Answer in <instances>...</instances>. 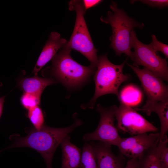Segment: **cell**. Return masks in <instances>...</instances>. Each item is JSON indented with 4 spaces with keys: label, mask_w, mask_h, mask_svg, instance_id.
<instances>
[{
    "label": "cell",
    "mask_w": 168,
    "mask_h": 168,
    "mask_svg": "<svg viewBox=\"0 0 168 168\" xmlns=\"http://www.w3.org/2000/svg\"><path fill=\"white\" fill-rule=\"evenodd\" d=\"M159 138V133H144L129 138H121L116 146L124 156L139 160L157 144Z\"/></svg>",
    "instance_id": "9c48e42d"
},
{
    "label": "cell",
    "mask_w": 168,
    "mask_h": 168,
    "mask_svg": "<svg viewBox=\"0 0 168 168\" xmlns=\"http://www.w3.org/2000/svg\"><path fill=\"white\" fill-rule=\"evenodd\" d=\"M67 42V40L61 38L60 34L57 32L53 31L50 33L33 70L34 76H37L40 70Z\"/></svg>",
    "instance_id": "7c38bea8"
},
{
    "label": "cell",
    "mask_w": 168,
    "mask_h": 168,
    "mask_svg": "<svg viewBox=\"0 0 168 168\" xmlns=\"http://www.w3.org/2000/svg\"><path fill=\"white\" fill-rule=\"evenodd\" d=\"M118 97L120 103L131 106L140 101L142 94L140 90L136 86L129 85L123 88L119 93Z\"/></svg>",
    "instance_id": "e0dca14e"
},
{
    "label": "cell",
    "mask_w": 168,
    "mask_h": 168,
    "mask_svg": "<svg viewBox=\"0 0 168 168\" xmlns=\"http://www.w3.org/2000/svg\"><path fill=\"white\" fill-rule=\"evenodd\" d=\"M98 59V64L94 77L95 85L94 94L88 103L81 105L82 109H93L97 98L104 95L112 94L118 97L120 85L130 78L129 75L124 74L123 72L126 60L120 64H114L109 60L106 54L99 56Z\"/></svg>",
    "instance_id": "277c9868"
},
{
    "label": "cell",
    "mask_w": 168,
    "mask_h": 168,
    "mask_svg": "<svg viewBox=\"0 0 168 168\" xmlns=\"http://www.w3.org/2000/svg\"><path fill=\"white\" fill-rule=\"evenodd\" d=\"M159 161L162 168H168V148L167 144L161 149L159 155Z\"/></svg>",
    "instance_id": "603a6c76"
},
{
    "label": "cell",
    "mask_w": 168,
    "mask_h": 168,
    "mask_svg": "<svg viewBox=\"0 0 168 168\" xmlns=\"http://www.w3.org/2000/svg\"><path fill=\"white\" fill-rule=\"evenodd\" d=\"M140 81L146 95L147 100L158 101L168 100V88L162 79L156 76L148 69L139 68L127 63Z\"/></svg>",
    "instance_id": "30bf717a"
},
{
    "label": "cell",
    "mask_w": 168,
    "mask_h": 168,
    "mask_svg": "<svg viewBox=\"0 0 168 168\" xmlns=\"http://www.w3.org/2000/svg\"><path fill=\"white\" fill-rule=\"evenodd\" d=\"M73 124L64 128H55L44 125L39 130L31 129L24 137H16L13 143L5 149L13 147H27L40 153L45 161L46 168H52L53 157L55 150L63 140L75 128L83 124L77 116H73Z\"/></svg>",
    "instance_id": "6da1fadb"
},
{
    "label": "cell",
    "mask_w": 168,
    "mask_h": 168,
    "mask_svg": "<svg viewBox=\"0 0 168 168\" xmlns=\"http://www.w3.org/2000/svg\"><path fill=\"white\" fill-rule=\"evenodd\" d=\"M118 108L115 105L104 107L98 104L96 110L100 115L98 126L94 132L85 134L82 140L85 142L97 140L117 146L121 138L114 124Z\"/></svg>",
    "instance_id": "52a82bcc"
},
{
    "label": "cell",
    "mask_w": 168,
    "mask_h": 168,
    "mask_svg": "<svg viewBox=\"0 0 168 168\" xmlns=\"http://www.w3.org/2000/svg\"><path fill=\"white\" fill-rule=\"evenodd\" d=\"M110 7L112 12H107L106 17L102 16L101 21L110 24L112 28V33L110 37V48L113 49L116 55L124 54L132 60V52L130 46V34L135 27L142 28L143 23H140L130 17L122 9L118 7L117 3L111 2Z\"/></svg>",
    "instance_id": "3957f363"
},
{
    "label": "cell",
    "mask_w": 168,
    "mask_h": 168,
    "mask_svg": "<svg viewBox=\"0 0 168 168\" xmlns=\"http://www.w3.org/2000/svg\"><path fill=\"white\" fill-rule=\"evenodd\" d=\"M5 97L4 96L0 97V118L2 114Z\"/></svg>",
    "instance_id": "484cf974"
},
{
    "label": "cell",
    "mask_w": 168,
    "mask_h": 168,
    "mask_svg": "<svg viewBox=\"0 0 168 168\" xmlns=\"http://www.w3.org/2000/svg\"><path fill=\"white\" fill-rule=\"evenodd\" d=\"M68 6L69 10L75 11L76 16L73 31L66 45L83 55L90 61V65L96 68L97 50L93 44L84 19L86 11L82 1L71 0Z\"/></svg>",
    "instance_id": "5b68a950"
},
{
    "label": "cell",
    "mask_w": 168,
    "mask_h": 168,
    "mask_svg": "<svg viewBox=\"0 0 168 168\" xmlns=\"http://www.w3.org/2000/svg\"><path fill=\"white\" fill-rule=\"evenodd\" d=\"M81 166L82 168H97L95 158L90 144H84L81 155Z\"/></svg>",
    "instance_id": "ac0fdd59"
},
{
    "label": "cell",
    "mask_w": 168,
    "mask_h": 168,
    "mask_svg": "<svg viewBox=\"0 0 168 168\" xmlns=\"http://www.w3.org/2000/svg\"><path fill=\"white\" fill-rule=\"evenodd\" d=\"M124 168H139L138 160L136 159H130L127 161Z\"/></svg>",
    "instance_id": "d4e9b609"
},
{
    "label": "cell",
    "mask_w": 168,
    "mask_h": 168,
    "mask_svg": "<svg viewBox=\"0 0 168 168\" xmlns=\"http://www.w3.org/2000/svg\"><path fill=\"white\" fill-rule=\"evenodd\" d=\"M117 128L133 135L149 132H157L156 127L131 106L120 103L116 114Z\"/></svg>",
    "instance_id": "ba28073f"
},
{
    "label": "cell",
    "mask_w": 168,
    "mask_h": 168,
    "mask_svg": "<svg viewBox=\"0 0 168 168\" xmlns=\"http://www.w3.org/2000/svg\"><path fill=\"white\" fill-rule=\"evenodd\" d=\"M27 115L36 130H40L44 125V114L39 105L28 110Z\"/></svg>",
    "instance_id": "d6986e66"
},
{
    "label": "cell",
    "mask_w": 168,
    "mask_h": 168,
    "mask_svg": "<svg viewBox=\"0 0 168 168\" xmlns=\"http://www.w3.org/2000/svg\"><path fill=\"white\" fill-rule=\"evenodd\" d=\"M130 46L133 48V65H142L156 76L166 81L168 80V68L166 58H161L153 49L150 44H146L140 42L133 29L130 34Z\"/></svg>",
    "instance_id": "8992f818"
},
{
    "label": "cell",
    "mask_w": 168,
    "mask_h": 168,
    "mask_svg": "<svg viewBox=\"0 0 168 168\" xmlns=\"http://www.w3.org/2000/svg\"><path fill=\"white\" fill-rule=\"evenodd\" d=\"M2 85V84L0 82V87H1Z\"/></svg>",
    "instance_id": "4316f807"
},
{
    "label": "cell",
    "mask_w": 168,
    "mask_h": 168,
    "mask_svg": "<svg viewBox=\"0 0 168 168\" xmlns=\"http://www.w3.org/2000/svg\"><path fill=\"white\" fill-rule=\"evenodd\" d=\"M41 96L32 93L23 92L20 99L21 104L23 108L28 110L39 105Z\"/></svg>",
    "instance_id": "ffe728a7"
},
{
    "label": "cell",
    "mask_w": 168,
    "mask_h": 168,
    "mask_svg": "<svg viewBox=\"0 0 168 168\" xmlns=\"http://www.w3.org/2000/svg\"><path fill=\"white\" fill-rule=\"evenodd\" d=\"M152 41L150 44L153 49L156 52L160 51L165 56L166 59L168 58V45L158 41L155 35H152Z\"/></svg>",
    "instance_id": "44dd1931"
},
{
    "label": "cell",
    "mask_w": 168,
    "mask_h": 168,
    "mask_svg": "<svg viewBox=\"0 0 168 168\" xmlns=\"http://www.w3.org/2000/svg\"><path fill=\"white\" fill-rule=\"evenodd\" d=\"M134 109L136 110L143 111L148 115L152 112L156 114L160 122L159 141L168 139L166 134L168 131V100L161 101L147 100L141 108Z\"/></svg>",
    "instance_id": "4fadbf2b"
},
{
    "label": "cell",
    "mask_w": 168,
    "mask_h": 168,
    "mask_svg": "<svg viewBox=\"0 0 168 168\" xmlns=\"http://www.w3.org/2000/svg\"><path fill=\"white\" fill-rule=\"evenodd\" d=\"M53 78H42L34 76L23 77L18 81V86L23 92L30 93L41 96L48 86L57 83Z\"/></svg>",
    "instance_id": "9a60e30c"
},
{
    "label": "cell",
    "mask_w": 168,
    "mask_h": 168,
    "mask_svg": "<svg viewBox=\"0 0 168 168\" xmlns=\"http://www.w3.org/2000/svg\"><path fill=\"white\" fill-rule=\"evenodd\" d=\"M102 1L100 0H84L82 1V2L85 11H86L90 8L98 5Z\"/></svg>",
    "instance_id": "cb8c5ba5"
},
{
    "label": "cell",
    "mask_w": 168,
    "mask_h": 168,
    "mask_svg": "<svg viewBox=\"0 0 168 168\" xmlns=\"http://www.w3.org/2000/svg\"><path fill=\"white\" fill-rule=\"evenodd\" d=\"M62 156L61 168L81 167L80 149L70 142V137L68 135L61 143Z\"/></svg>",
    "instance_id": "5bb4252c"
},
{
    "label": "cell",
    "mask_w": 168,
    "mask_h": 168,
    "mask_svg": "<svg viewBox=\"0 0 168 168\" xmlns=\"http://www.w3.org/2000/svg\"><path fill=\"white\" fill-rule=\"evenodd\" d=\"M71 50L66 45L60 49L45 71L67 88L75 90L88 82L97 68L77 62L71 56Z\"/></svg>",
    "instance_id": "7a4b0ae2"
},
{
    "label": "cell",
    "mask_w": 168,
    "mask_h": 168,
    "mask_svg": "<svg viewBox=\"0 0 168 168\" xmlns=\"http://www.w3.org/2000/svg\"><path fill=\"white\" fill-rule=\"evenodd\" d=\"M96 160L97 168H124L126 164L124 156H116L112 152L111 146L99 141L90 143Z\"/></svg>",
    "instance_id": "8fae6325"
},
{
    "label": "cell",
    "mask_w": 168,
    "mask_h": 168,
    "mask_svg": "<svg viewBox=\"0 0 168 168\" xmlns=\"http://www.w3.org/2000/svg\"><path fill=\"white\" fill-rule=\"evenodd\" d=\"M138 1L153 7L161 8L168 6L167 0H141Z\"/></svg>",
    "instance_id": "7402d4cb"
},
{
    "label": "cell",
    "mask_w": 168,
    "mask_h": 168,
    "mask_svg": "<svg viewBox=\"0 0 168 168\" xmlns=\"http://www.w3.org/2000/svg\"><path fill=\"white\" fill-rule=\"evenodd\" d=\"M168 139L159 141L157 144L138 160L139 168H162L159 155L163 147L167 144Z\"/></svg>",
    "instance_id": "2e32d148"
}]
</instances>
